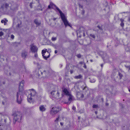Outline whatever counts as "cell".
Returning a JSON list of instances; mask_svg holds the SVG:
<instances>
[{
	"mask_svg": "<svg viewBox=\"0 0 130 130\" xmlns=\"http://www.w3.org/2000/svg\"><path fill=\"white\" fill-rule=\"evenodd\" d=\"M56 125L59 128L65 129L68 128L70 126V122L66 118H62L57 121Z\"/></svg>",
	"mask_w": 130,
	"mask_h": 130,
	"instance_id": "ba28073f",
	"label": "cell"
},
{
	"mask_svg": "<svg viewBox=\"0 0 130 130\" xmlns=\"http://www.w3.org/2000/svg\"><path fill=\"white\" fill-rule=\"evenodd\" d=\"M75 12L78 16L81 18H83L86 16L87 11L82 5L75 2Z\"/></svg>",
	"mask_w": 130,
	"mask_h": 130,
	"instance_id": "5b68a950",
	"label": "cell"
},
{
	"mask_svg": "<svg viewBox=\"0 0 130 130\" xmlns=\"http://www.w3.org/2000/svg\"><path fill=\"white\" fill-rule=\"evenodd\" d=\"M42 54L43 57L45 59H47L50 56L48 51L46 49H44L42 50Z\"/></svg>",
	"mask_w": 130,
	"mask_h": 130,
	"instance_id": "d6986e66",
	"label": "cell"
},
{
	"mask_svg": "<svg viewBox=\"0 0 130 130\" xmlns=\"http://www.w3.org/2000/svg\"><path fill=\"white\" fill-rule=\"evenodd\" d=\"M31 50L32 52L35 53L37 51V48L35 46L32 45L31 47Z\"/></svg>",
	"mask_w": 130,
	"mask_h": 130,
	"instance_id": "d4e9b609",
	"label": "cell"
},
{
	"mask_svg": "<svg viewBox=\"0 0 130 130\" xmlns=\"http://www.w3.org/2000/svg\"><path fill=\"white\" fill-rule=\"evenodd\" d=\"M14 36L13 34L11 35L10 36V38L12 39H13L14 38Z\"/></svg>",
	"mask_w": 130,
	"mask_h": 130,
	"instance_id": "f546056e",
	"label": "cell"
},
{
	"mask_svg": "<svg viewBox=\"0 0 130 130\" xmlns=\"http://www.w3.org/2000/svg\"><path fill=\"white\" fill-rule=\"evenodd\" d=\"M11 7V4L10 3L5 2L2 4L1 8L2 11L5 12L9 10Z\"/></svg>",
	"mask_w": 130,
	"mask_h": 130,
	"instance_id": "7c38bea8",
	"label": "cell"
},
{
	"mask_svg": "<svg viewBox=\"0 0 130 130\" xmlns=\"http://www.w3.org/2000/svg\"><path fill=\"white\" fill-rule=\"evenodd\" d=\"M36 92L33 89H30L25 91V94L27 97L35 98L36 95Z\"/></svg>",
	"mask_w": 130,
	"mask_h": 130,
	"instance_id": "4fadbf2b",
	"label": "cell"
},
{
	"mask_svg": "<svg viewBox=\"0 0 130 130\" xmlns=\"http://www.w3.org/2000/svg\"><path fill=\"white\" fill-rule=\"evenodd\" d=\"M39 109L41 111L43 112L46 109L44 106L41 105L40 106Z\"/></svg>",
	"mask_w": 130,
	"mask_h": 130,
	"instance_id": "4316f807",
	"label": "cell"
},
{
	"mask_svg": "<svg viewBox=\"0 0 130 130\" xmlns=\"http://www.w3.org/2000/svg\"><path fill=\"white\" fill-rule=\"evenodd\" d=\"M35 23L37 25L39 26L41 22L39 18H36L34 21Z\"/></svg>",
	"mask_w": 130,
	"mask_h": 130,
	"instance_id": "603a6c76",
	"label": "cell"
},
{
	"mask_svg": "<svg viewBox=\"0 0 130 130\" xmlns=\"http://www.w3.org/2000/svg\"><path fill=\"white\" fill-rule=\"evenodd\" d=\"M24 86V82L23 81H22L20 83L19 87V92H22L23 90Z\"/></svg>",
	"mask_w": 130,
	"mask_h": 130,
	"instance_id": "7402d4cb",
	"label": "cell"
},
{
	"mask_svg": "<svg viewBox=\"0 0 130 130\" xmlns=\"http://www.w3.org/2000/svg\"><path fill=\"white\" fill-rule=\"evenodd\" d=\"M52 95L56 99H60L62 93L60 90L58 89H54L52 90L51 92Z\"/></svg>",
	"mask_w": 130,
	"mask_h": 130,
	"instance_id": "8fae6325",
	"label": "cell"
},
{
	"mask_svg": "<svg viewBox=\"0 0 130 130\" xmlns=\"http://www.w3.org/2000/svg\"><path fill=\"white\" fill-rule=\"evenodd\" d=\"M96 28L98 30H102V28L101 25L100 24L98 23L96 24Z\"/></svg>",
	"mask_w": 130,
	"mask_h": 130,
	"instance_id": "83f0119b",
	"label": "cell"
},
{
	"mask_svg": "<svg viewBox=\"0 0 130 130\" xmlns=\"http://www.w3.org/2000/svg\"><path fill=\"white\" fill-rule=\"evenodd\" d=\"M86 90L79 91L77 94V96L79 99H85L87 96Z\"/></svg>",
	"mask_w": 130,
	"mask_h": 130,
	"instance_id": "9a60e30c",
	"label": "cell"
},
{
	"mask_svg": "<svg viewBox=\"0 0 130 130\" xmlns=\"http://www.w3.org/2000/svg\"><path fill=\"white\" fill-rule=\"evenodd\" d=\"M84 53L81 50H78L76 53L75 59L79 66L84 68H86V65L84 62Z\"/></svg>",
	"mask_w": 130,
	"mask_h": 130,
	"instance_id": "8992f818",
	"label": "cell"
},
{
	"mask_svg": "<svg viewBox=\"0 0 130 130\" xmlns=\"http://www.w3.org/2000/svg\"><path fill=\"white\" fill-rule=\"evenodd\" d=\"M94 113L97 117L99 118H103L105 117L106 116V114L103 111L97 110L95 111Z\"/></svg>",
	"mask_w": 130,
	"mask_h": 130,
	"instance_id": "ac0fdd59",
	"label": "cell"
},
{
	"mask_svg": "<svg viewBox=\"0 0 130 130\" xmlns=\"http://www.w3.org/2000/svg\"><path fill=\"white\" fill-rule=\"evenodd\" d=\"M8 84V81L7 79L4 78H2L1 79L0 85L1 89H5L7 86Z\"/></svg>",
	"mask_w": 130,
	"mask_h": 130,
	"instance_id": "e0dca14e",
	"label": "cell"
},
{
	"mask_svg": "<svg viewBox=\"0 0 130 130\" xmlns=\"http://www.w3.org/2000/svg\"><path fill=\"white\" fill-rule=\"evenodd\" d=\"M87 33L88 36L91 39L96 40L98 39V33L94 29H91L89 30Z\"/></svg>",
	"mask_w": 130,
	"mask_h": 130,
	"instance_id": "30bf717a",
	"label": "cell"
},
{
	"mask_svg": "<svg viewBox=\"0 0 130 130\" xmlns=\"http://www.w3.org/2000/svg\"><path fill=\"white\" fill-rule=\"evenodd\" d=\"M27 55L26 52L25 51H24L22 52V56L23 58L26 57Z\"/></svg>",
	"mask_w": 130,
	"mask_h": 130,
	"instance_id": "f1b7e54d",
	"label": "cell"
},
{
	"mask_svg": "<svg viewBox=\"0 0 130 130\" xmlns=\"http://www.w3.org/2000/svg\"></svg>",
	"mask_w": 130,
	"mask_h": 130,
	"instance_id": "d6a6232c",
	"label": "cell"
},
{
	"mask_svg": "<svg viewBox=\"0 0 130 130\" xmlns=\"http://www.w3.org/2000/svg\"><path fill=\"white\" fill-rule=\"evenodd\" d=\"M61 109L60 107H55L53 108L51 111V113L52 115H54L58 112Z\"/></svg>",
	"mask_w": 130,
	"mask_h": 130,
	"instance_id": "ffe728a7",
	"label": "cell"
},
{
	"mask_svg": "<svg viewBox=\"0 0 130 130\" xmlns=\"http://www.w3.org/2000/svg\"><path fill=\"white\" fill-rule=\"evenodd\" d=\"M77 34L78 41L80 43L87 44L89 43L88 36L83 28H80L78 29Z\"/></svg>",
	"mask_w": 130,
	"mask_h": 130,
	"instance_id": "7a4b0ae2",
	"label": "cell"
},
{
	"mask_svg": "<svg viewBox=\"0 0 130 130\" xmlns=\"http://www.w3.org/2000/svg\"><path fill=\"white\" fill-rule=\"evenodd\" d=\"M64 92L66 94H68V92L66 89H65L64 90Z\"/></svg>",
	"mask_w": 130,
	"mask_h": 130,
	"instance_id": "4dcf8cb0",
	"label": "cell"
},
{
	"mask_svg": "<svg viewBox=\"0 0 130 130\" xmlns=\"http://www.w3.org/2000/svg\"><path fill=\"white\" fill-rule=\"evenodd\" d=\"M0 108L1 109L2 108V109L4 108L5 105L6 101L5 100L3 97H1V96L0 97Z\"/></svg>",
	"mask_w": 130,
	"mask_h": 130,
	"instance_id": "44dd1931",
	"label": "cell"
},
{
	"mask_svg": "<svg viewBox=\"0 0 130 130\" xmlns=\"http://www.w3.org/2000/svg\"><path fill=\"white\" fill-rule=\"evenodd\" d=\"M45 17L47 22L53 26L58 27L61 25L62 21L60 17L53 9L48 10L45 13Z\"/></svg>",
	"mask_w": 130,
	"mask_h": 130,
	"instance_id": "6da1fadb",
	"label": "cell"
},
{
	"mask_svg": "<svg viewBox=\"0 0 130 130\" xmlns=\"http://www.w3.org/2000/svg\"><path fill=\"white\" fill-rule=\"evenodd\" d=\"M22 116V113L20 112H18L15 114L13 120V122L15 124L17 121L20 122Z\"/></svg>",
	"mask_w": 130,
	"mask_h": 130,
	"instance_id": "2e32d148",
	"label": "cell"
},
{
	"mask_svg": "<svg viewBox=\"0 0 130 130\" xmlns=\"http://www.w3.org/2000/svg\"><path fill=\"white\" fill-rule=\"evenodd\" d=\"M0 123L2 124L8 125L10 123L9 118L7 116L1 114L0 117Z\"/></svg>",
	"mask_w": 130,
	"mask_h": 130,
	"instance_id": "9c48e42d",
	"label": "cell"
},
{
	"mask_svg": "<svg viewBox=\"0 0 130 130\" xmlns=\"http://www.w3.org/2000/svg\"><path fill=\"white\" fill-rule=\"evenodd\" d=\"M4 33L2 31H1L0 32V36L1 37L3 36L4 35Z\"/></svg>",
	"mask_w": 130,
	"mask_h": 130,
	"instance_id": "1f68e13d",
	"label": "cell"
},
{
	"mask_svg": "<svg viewBox=\"0 0 130 130\" xmlns=\"http://www.w3.org/2000/svg\"><path fill=\"white\" fill-rule=\"evenodd\" d=\"M67 74L69 76L76 79H79L82 77L77 68L72 65L68 66L67 69Z\"/></svg>",
	"mask_w": 130,
	"mask_h": 130,
	"instance_id": "3957f363",
	"label": "cell"
},
{
	"mask_svg": "<svg viewBox=\"0 0 130 130\" xmlns=\"http://www.w3.org/2000/svg\"><path fill=\"white\" fill-rule=\"evenodd\" d=\"M109 10V7L107 3L105 1L100 2L98 6L97 11L101 14L106 13Z\"/></svg>",
	"mask_w": 130,
	"mask_h": 130,
	"instance_id": "52a82bcc",
	"label": "cell"
},
{
	"mask_svg": "<svg viewBox=\"0 0 130 130\" xmlns=\"http://www.w3.org/2000/svg\"><path fill=\"white\" fill-rule=\"evenodd\" d=\"M27 8L31 11H34L40 7L39 0H25Z\"/></svg>",
	"mask_w": 130,
	"mask_h": 130,
	"instance_id": "277c9868",
	"label": "cell"
},
{
	"mask_svg": "<svg viewBox=\"0 0 130 130\" xmlns=\"http://www.w3.org/2000/svg\"><path fill=\"white\" fill-rule=\"evenodd\" d=\"M48 74V71L44 69H40L38 72V76L40 77H45L47 76Z\"/></svg>",
	"mask_w": 130,
	"mask_h": 130,
	"instance_id": "5bb4252c",
	"label": "cell"
},
{
	"mask_svg": "<svg viewBox=\"0 0 130 130\" xmlns=\"http://www.w3.org/2000/svg\"><path fill=\"white\" fill-rule=\"evenodd\" d=\"M57 37L56 35H53L51 38V40L52 41L55 42L57 40Z\"/></svg>",
	"mask_w": 130,
	"mask_h": 130,
	"instance_id": "484cf974",
	"label": "cell"
},
{
	"mask_svg": "<svg viewBox=\"0 0 130 130\" xmlns=\"http://www.w3.org/2000/svg\"><path fill=\"white\" fill-rule=\"evenodd\" d=\"M1 22L2 24L6 25L8 21L7 18H4L2 19Z\"/></svg>",
	"mask_w": 130,
	"mask_h": 130,
	"instance_id": "cb8c5ba5",
	"label": "cell"
}]
</instances>
